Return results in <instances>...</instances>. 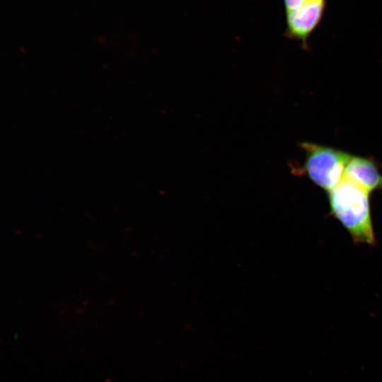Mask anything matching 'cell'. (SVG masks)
<instances>
[{"label":"cell","mask_w":382,"mask_h":382,"mask_svg":"<svg viewBox=\"0 0 382 382\" xmlns=\"http://www.w3.org/2000/svg\"><path fill=\"white\" fill-rule=\"evenodd\" d=\"M330 212L347 230L356 243L373 245L369 194L367 190L345 178L328 192Z\"/></svg>","instance_id":"obj_1"},{"label":"cell","mask_w":382,"mask_h":382,"mask_svg":"<svg viewBox=\"0 0 382 382\" xmlns=\"http://www.w3.org/2000/svg\"><path fill=\"white\" fill-rule=\"evenodd\" d=\"M300 147L305 153V160L301 167H292L294 173L305 174L315 185L328 192L340 183L351 154L307 141L300 143Z\"/></svg>","instance_id":"obj_2"},{"label":"cell","mask_w":382,"mask_h":382,"mask_svg":"<svg viewBox=\"0 0 382 382\" xmlns=\"http://www.w3.org/2000/svg\"><path fill=\"white\" fill-rule=\"evenodd\" d=\"M284 37L300 43L308 50V39L321 23L327 0H283Z\"/></svg>","instance_id":"obj_3"},{"label":"cell","mask_w":382,"mask_h":382,"mask_svg":"<svg viewBox=\"0 0 382 382\" xmlns=\"http://www.w3.org/2000/svg\"><path fill=\"white\" fill-rule=\"evenodd\" d=\"M344 178L359 185L369 192L382 189V174L374 159L352 156Z\"/></svg>","instance_id":"obj_4"}]
</instances>
